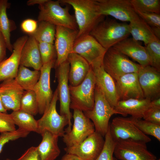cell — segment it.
Masks as SVG:
<instances>
[{"label": "cell", "instance_id": "cell-17", "mask_svg": "<svg viewBox=\"0 0 160 160\" xmlns=\"http://www.w3.org/2000/svg\"><path fill=\"white\" fill-rule=\"evenodd\" d=\"M137 75L144 98L151 100L159 98L160 72L150 65H141Z\"/></svg>", "mask_w": 160, "mask_h": 160}, {"label": "cell", "instance_id": "cell-48", "mask_svg": "<svg viewBox=\"0 0 160 160\" xmlns=\"http://www.w3.org/2000/svg\"><path fill=\"white\" fill-rule=\"evenodd\" d=\"M155 36L160 40V27H151Z\"/></svg>", "mask_w": 160, "mask_h": 160}, {"label": "cell", "instance_id": "cell-28", "mask_svg": "<svg viewBox=\"0 0 160 160\" xmlns=\"http://www.w3.org/2000/svg\"><path fill=\"white\" fill-rule=\"evenodd\" d=\"M9 6L7 0H0V32L5 39L7 49L13 52V46L10 41L11 32L16 28L15 24L9 20L7 14V9Z\"/></svg>", "mask_w": 160, "mask_h": 160}, {"label": "cell", "instance_id": "cell-24", "mask_svg": "<svg viewBox=\"0 0 160 160\" xmlns=\"http://www.w3.org/2000/svg\"><path fill=\"white\" fill-rule=\"evenodd\" d=\"M67 60L70 65L68 74L70 85L76 86L83 81L92 67L84 58L75 53H70Z\"/></svg>", "mask_w": 160, "mask_h": 160}, {"label": "cell", "instance_id": "cell-10", "mask_svg": "<svg viewBox=\"0 0 160 160\" xmlns=\"http://www.w3.org/2000/svg\"><path fill=\"white\" fill-rule=\"evenodd\" d=\"M73 110L72 128L62 137L63 142L68 147L80 143L95 131L93 123L82 111L77 109Z\"/></svg>", "mask_w": 160, "mask_h": 160}, {"label": "cell", "instance_id": "cell-3", "mask_svg": "<svg viewBox=\"0 0 160 160\" xmlns=\"http://www.w3.org/2000/svg\"><path fill=\"white\" fill-rule=\"evenodd\" d=\"M83 112L87 117L92 121L95 131L103 137L105 136L108 131L111 117L114 114H120L110 105L95 85L93 108L92 110Z\"/></svg>", "mask_w": 160, "mask_h": 160}, {"label": "cell", "instance_id": "cell-32", "mask_svg": "<svg viewBox=\"0 0 160 160\" xmlns=\"http://www.w3.org/2000/svg\"><path fill=\"white\" fill-rule=\"evenodd\" d=\"M19 110L33 116L38 113L36 96L33 90L24 91L21 99Z\"/></svg>", "mask_w": 160, "mask_h": 160}, {"label": "cell", "instance_id": "cell-49", "mask_svg": "<svg viewBox=\"0 0 160 160\" xmlns=\"http://www.w3.org/2000/svg\"><path fill=\"white\" fill-rule=\"evenodd\" d=\"M0 112L7 113V111L5 109L3 105L0 96Z\"/></svg>", "mask_w": 160, "mask_h": 160}, {"label": "cell", "instance_id": "cell-16", "mask_svg": "<svg viewBox=\"0 0 160 160\" xmlns=\"http://www.w3.org/2000/svg\"><path fill=\"white\" fill-rule=\"evenodd\" d=\"M78 32V30H73L61 26H56L54 45L57 58L54 66L55 68L67 60L69 55L72 53Z\"/></svg>", "mask_w": 160, "mask_h": 160}, {"label": "cell", "instance_id": "cell-41", "mask_svg": "<svg viewBox=\"0 0 160 160\" xmlns=\"http://www.w3.org/2000/svg\"><path fill=\"white\" fill-rule=\"evenodd\" d=\"M144 120L160 125V107H150L145 112Z\"/></svg>", "mask_w": 160, "mask_h": 160}, {"label": "cell", "instance_id": "cell-9", "mask_svg": "<svg viewBox=\"0 0 160 160\" xmlns=\"http://www.w3.org/2000/svg\"><path fill=\"white\" fill-rule=\"evenodd\" d=\"M109 130L111 138L116 143L131 140L146 143L151 141L148 136L136 127L129 118L115 117L109 124Z\"/></svg>", "mask_w": 160, "mask_h": 160}, {"label": "cell", "instance_id": "cell-5", "mask_svg": "<svg viewBox=\"0 0 160 160\" xmlns=\"http://www.w3.org/2000/svg\"><path fill=\"white\" fill-rule=\"evenodd\" d=\"M95 77L92 68L83 81L76 86L69 85L70 108L83 112L92 110L94 104Z\"/></svg>", "mask_w": 160, "mask_h": 160}, {"label": "cell", "instance_id": "cell-37", "mask_svg": "<svg viewBox=\"0 0 160 160\" xmlns=\"http://www.w3.org/2000/svg\"><path fill=\"white\" fill-rule=\"evenodd\" d=\"M39 51L43 64L55 60L57 54L54 44L44 42H38Z\"/></svg>", "mask_w": 160, "mask_h": 160}, {"label": "cell", "instance_id": "cell-34", "mask_svg": "<svg viewBox=\"0 0 160 160\" xmlns=\"http://www.w3.org/2000/svg\"><path fill=\"white\" fill-rule=\"evenodd\" d=\"M135 11L160 14V0H130Z\"/></svg>", "mask_w": 160, "mask_h": 160}, {"label": "cell", "instance_id": "cell-51", "mask_svg": "<svg viewBox=\"0 0 160 160\" xmlns=\"http://www.w3.org/2000/svg\"><path fill=\"white\" fill-rule=\"evenodd\" d=\"M159 160V159H158V160H156H156Z\"/></svg>", "mask_w": 160, "mask_h": 160}, {"label": "cell", "instance_id": "cell-19", "mask_svg": "<svg viewBox=\"0 0 160 160\" xmlns=\"http://www.w3.org/2000/svg\"><path fill=\"white\" fill-rule=\"evenodd\" d=\"M24 91L15 79L6 80L0 84V96L7 111L19 110L21 99Z\"/></svg>", "mask_w": 160, "mask_h": 160}, {"label": "cell", "instance_id": "cell-42", "mask_svg": "<svg viewBox=\"0 0 160 160\" xmlns=\"http://www.w3.org/2000/svg\"><path fill=\"white\" fill-rule=\"evenodd\" d=\"M38 26V21L31 19L24 20L21 24L22 30L29 35L33 34L36 31Z\"/></svg>", "mask_w": 160, "mask_h": 160}, {"label": "cell", "instance_id": "cell-26", "mask_svg": "<svg viewBox=\"0 0 160 160\" xmlns=\"http://www.w3.org/2000/svg\"><path fill=\"white\" fill-rule=\"evenodd\" d=\"M41 135L42 140L37 146L41 160H55L60 153L58 145L59 137L47 131L43 132Z\"/></svg>", "mask_w": 160, "mask_h": 160}, {"label": "cell", "instance_id": "cell-18", "mask_svg": "<svg viewBox=\"0 0 160 160\" xmlns=\"http://www.w3.org/2000/svg\"><path fill=\"white\" fill-rule=\"evenodd\" d=\"M115 82L119 101L132 98H144L139 82L137 73L124 75Z\"/></svg>", "mask_w": 160, "mask_h": 160}, {"label": "cell", "instance_id": "cell-43", "mask_svg": "<svg viewBox=\"0 0 160 160\" xmlns=\"http://www.w3.org/2000/svg\"><path fill=\"white\" fill-rule=\"evenodd\" d=\"M16 160H41L37 147L32 146Z\"/></svg>", "mask_w": 160, "mask_h": 160}, {"label": "cell", "instance_id": "cell-46", "mask_svg": "<svg viewBox=\"0 0 160 160\" xmlns=\"http://www.w3.org/2000/svg\"><path fill=\"white\" fill-rule=\"evenodd\" d=\"M47 0H29L27 2V4L28 6L33 5L36 4H38L39 5H41L45 2Z\"/></svg>", "mask_w": 160, "mask_h": 160}, {"label": "cell", "instance_id": "cell-8", "mask_svg": "<svg viewBox=\"0 0 160 160\" xmlns=\"http://www.w3.org/2000/svg\"><path fill=\"white\" fill-rule=\"evenodd\" d=\"M58 99L57 88L48 107L45 111L43 116L37 120L39 134L48 131L58 137H62L65 132L64 128L69 125V121L65 116L61 115L56 110V103Z\"/></svg>", "mask_w": 160, "mask_h": 160}, {"label": "cell", "instance_id": "cell-30", "mask_svg": "<svg viewBox=\"0 0 160 160\" xmlns=\"http://www.w3.org/2000/svg\"><path fill=\"white\" fill-rule=\"evenodd\" d=\"M10 114L15 124L19 128L30 132H33L39 133L37 120L33 116L20 110L13 111Z\"/></svg>", "mask_w": 160, "mask_h": 160}, {"label": "cell", "instance_id": "cell-7", "mask_svg": "<svg viewBox=\"0 0 160 160\" xmlns=\"http://www.w3.org/2000/svg\"><path fill=\"white\" fill-rule=\"evenodd\" d=\"M107 50L89 34L76 39L72 53L81 56L93 69L102 66L103 58Z\"/></svg>", "mask_w": 160, "mask_h": 160}, {"label": "cell", "instance_id": "cell-21", "mask_svg": "<svg viewBox=\"0 0 160 160\" xmlns=\"http://www.w3.org/2000/svg\"><path fill=\"white\" fill-rule=\"evenodd\" d=\"M92 69L95 86L110 105L114 108L119 101L114 79L105 71L103 65Z\"/></svg>", "mask_w": 160, "mask_h": 160}, {"label": "cell", "instance_id": "cell-15", "mask_svg": "<svg viewBox=\"0 0 160 160\" xmlns=\"http://www.w3.org/2000/svg\"><path fill=\"white\" fill-rule=\"evenodd\" d=\"M55 60H52L43 65L40 70L41 75L39 79L33 89L36 95L38 113L40 114H43L53 98V94L50 85V75Z\"/></svg>", "mask_w": 160, "mask_h": 160}, {"label": "cell", "instance_id": "cell-2", "mask_svg": "<svg viewBox=\"0 0 160 160\" xmlns=\"http://www.w3.org/2000/svg\"><path fill=\"white\" fill-rule=\"evenodd\" d=\"M89 34L107 50L128 37L130 35L129 24L107 18L100 22Z\"/></svg>", "mask_w": 160, "mask_h": 160}, {"label": "cell", "instance_id": "cell-50", "mask_svg": "<svg viewBox=\"0 0 160 160\" xmlns=\"http://www.w3.org/2000/svg\"><path fill=\"white\" fill-rule=\"evenodd\" d=\"M5 160H12L9 159H7Z\"/></svg>", "mask_w": 160, "mask_h": 160}, {"label": "cell", "instance_id": "cell-1", "mask_svg": "<svg viewBox=\"0 0 160 160\" xmlns=\"http://www.w3.org/2000/svg\"><path fill=\"white\" fill-rule=\"evenodd\" d=\"M73 9L78 28L76 39L89 34L92 29L104 19L101 15L96 0H60Z\"/></svg>", "mask_w": 160, "mask_h": 160}, {"label": "cell", "instance_id": "cell-22", "mask_svg": "<svg viewBox=\"0 0 160 160\" xmlns=\"http://www.w3.org/2000/svg\"><path fill=\"white\" fill-rule=\"evenodd\" d=\"M113 47L143 66L150 65L149 58L145 46L140 42L132 38H127L119 42Z\"/></svg>", "mask_w": 160, "mask_h": 160}, {"label": "cell", "instance_id": "cell-11", "mask_svg": "<svg viewBox=\"0 0 160 160\" xmlns=\"http://www.w3.org/2000/svg\"><path fill=\"white\" fill-rule=\"evenodd\" d=\"M101 15H109L123 22H131L140 18L130 0H96Z\"/></svg>", "mask_w": 160, "mask_h": 160}, {"label": "cell", "instance_id": "cell-13", "mask_svg": "<svg viewBox=\"0 0 160 160\" xmlns=\"http://www.w3.org/2000/svg\"><path fill=\"white\" fill-rule=\"evenodd\" d=\"M146 143L126 140L116 142L114 154L120 160H154L156 157L147 149Z\"/></svg>", "mask_w": 160, "mask_h": 160}, {"label": "cell", "instance_id": "cell-31", "mask_svg": "<svg viewBox=\"0 0 160 160\" xmlns=\"http://www.w3.org/2000/svg\"><path fill=\"white\" fill-rule=\"evenodd\" d=\"M56 33V26L48 22H38L36 31L29 35L33 37L38 42H44L54 44Z\"/></svg>", "mask_w": 160, "mask_h": 160}, {"label": "cell", "instance_id": "cell-27", "mask_svg": "<svg viewBox=\"0 0 160 160\" xmlns=\"http://www.w3.org/2000/svg\"><path fill=\"white\" fill-rule=\"evenodd\" d=\"M129 24L132 38L135 40L143 42L145 46L158 39L154 35L151 27L140 18Z\"/></svg>", "mask_w": 160, "mask_h": 160}, {"label": "cell", "instance_id": "cell-12", "mask_svg": "<svg viewBox=\"0 0 160 160\" xmlns=\"http://www.w3.org/2000/svg\"><path fill=\"white\" fill-rule=\"evenodd\" d=\"M55 68L58 82L57 88L60 102V114L65 116L68 119L69 124L65 130L66 132H68L71 129V119L72 117L70 109L71 100L68 85L69 63L67 60Z\"/></svg>", "mask_w": 160, "mask_h": 160}, {"label": "cell", "instance_id": "cell-39", "mask_svg": "<svg viewBox=\"0 0 160 160\" xmlns=\"http://www.w3.org/2000/svg\"><path fill=\"white\" fill-rule=\"evenodd\" d=\"M15 125L10 114L0 112V132H12L16 130Z\"/></svg>", "mask_w": 160, "mask_h": 160}, {"label": "cell", "instance_id": "cell-4", "mask_svg": "<svg viewBox=\"0 0 160 160\" xmlns=\"http://www.w3.org/2000/svg\"><path fill=\"white\" fill-rule=\"evenodd\" d=\"M59 0H47L39 5L38 21H44L56 26H61L78 30L75 17L69 12V7H61Z\"/></svg>", "mask_w": 160, "mask_h": 160}, {"label": "cell", "instance_id": "cell-47", "mask_svg": "<svg viewBox=\"0 0 160 160\" xmlns=\"http://www.w3.org/2000/svg\"><path fill=\"white\" fill-rule=\"evenodd\" d=\"M150 107H160V98L151 100Z\"/></svg>", "mask_w": 160, "mask_h": 160}, {"label": "cell", "instance_id": "cell-6", "mask_svg": "<svg viewBox=\"0 0 160 160\" xmlns=\"http://www.w3.org/2000/svg\"><path fill=\"white\" fill-rule=\"evenodd\" d=\"M102 65L105 71L115 81L125 74L137 73L141 66L113 47L107 50Z\"/></svg>", "mask_w": 160, "mask_h": 160}, {"label": "cell", "instance_id": "cell-33", "mask_svg": "<svg viewBox=\"0 0 160 160\" xmlns=\"http://www.w3.org/2000/svg\"><path fill=\"white\" fill-rule=\"evenodd\" d=\"M132 123L144 134L152 136L160 141V125L156 124L141 119L129 117Z\"/></svg>", "mask_w": 160, "mask_h": 160}, {"label": "cell", "instance_id": "cell-23", "mask_svg": "<svg viewBox=\"0 0 160 160\" xmlns=\"http://www.w3.org/2000/svg\"><path fill=\"white\" fill-rule=\"evenodd\" d=\"M43 65L39 42L33 37L29 36L21 52L20 65L40 71Z\"/></svg>", "mask_w": 160, "mask_h": 160}, {"label": "cell", "instance_id": "cell-25", "mask_svg": "<svg viewBox=\"0 0 160 160\" xmlns=\"http://www.w3.org/2000/svg\"><path fill=\"white\" fill-rule=\"evenodd\" d=\"M151 101L145 98L119 100L114 108L124 116L129 114L135 118L142 119L145 112L150 107Z\"/></svg>", "mask_w": 160, "mask_h": 160}, {"label": "cell", "instance_id": "cell-38", "mask_svg": "<svg viewBox=\"0 0 160 160\" xmlns=\"http://www.w3.org/2000/svg\"><path fill=\"white\" fill-rule=\"evenodd\" d=\"M29 133V132L19 128L13 132L1 133L0 135V154L6 143L11 141L25 137Z\"/></svg>", "mask_w": 160, "mask_h": 160}, {"label": "cell", "instance_id": "cell-14", "mask_svg": "<svg viewBox=\"0 0 160 160\" xmlns=\"http://www.w3.org/2000/svg\"><path fill=\"white\" fill-rule=\"evenodd\" d=\"M100 134L95 132L80 143L66 147V153L75 155L83 160H95L103 148L105 139Z\"/></svg>", "mask_w": 160, "mask_h": 160}, {"label": "cell", "instance_id": "cell-44", "mask_svg": "<svg viewBox=\"0 0 160 160\" xmlns=\"http://www.w3.org/2000/svg\"><path fill=\"white\" fill-rule=\"evenodd\" d=\"M7 49V48L5 39L0 32V63L5 59Z\"/></svg>", "mask_w": 160, "mask_h": 160}, {"label": "cell", "instance_id": "cell-29", "mask_svg": "<svg viewBox=\"0 0 160 160\" xmlns=\"http://www.w3.org/2000/svg\"><path fill=\"white\" fill-rule=\"evenodd\" d=\"M40 75V71H31L20 65L15 79L25 91L32 90L39 80Z\"/></svg>", "mask_w": 160, "mask_h": 160}, {"label": "cell", "instance_id": "cell-20", "mask_svg": "<svg viewBox=\"0 0 160 160\" xmlns=\"http://www.w3.org/2000/svg\"><path fill=\"white\" fill-rule=\"evenodd\" d=\"M28 38L24 36L17 39L12 45L11 55L0 63V81L15 78L20 65L21 52Z\"/></svg>", "mask_w": 160, "mask_h": 160}, {"label": "cell", "instance_id": "cell-36", "mask_svg": "<svg viewBox=\"0 0 160 160\" xmlns=\"http://www.w3.org/2000/svg\"><path fill=\"white\" fill-rule=\"evenodd\" d=\"M105 136V143L103 150L95 160H117L113 156L116 143L111 138L109 129Z\"/></svg>", "mask_w": 160, "mask_h": 160}, {"label": "cell", "instance_id": "cell-40", "mask_svg": "<svg viewBox=\"0 0 160 160\" xmlns=\"http://www.w3.org/2000/svg\"><path fill=\"white\" fill-rule=\"evenodd\" d=\"M136 12L140 18L151 27H160V14Z\"/></svg>", "mask_w": 160, "mask_h": 160}, {"label": "cell", "instance_id": "cell-52", "mask_svg": "<svg viewBox=\"0 0 160 160\" xmlns=\"http://www.w3.org/2000/svg\"><path fill=\"white\" fill-rule=\"evenodd\" d=\"M159 160H160V159H159Z\"/></svg>", "mask_w": 160, "mask_h": 160}, {"label": "cell", "instance_id": "cell-35", "mask_svg": "<svg viewBox=\"0 0 160 160\" xmlns=\"http://www.w3.org/2000/svg\"><path fill=\"white\" fill-rule=\"evenodd\" d=\"M150 65L160 72V40L157 39L145 46Z\"/></svg>", "mask_w": 160, "mask_h": 160}, {"label": "cell", "instance_id": "cell-45", "mask_svg": "<svg viewBox=\"0 0 160 160\" xmlns=\"http://www.w3.org/2000/svg\"><path fill=\"white\" fill-rule=\"evenodd\" d=\"M60 160H83L80 158L73 155L66 153Z\"/></svg>", "mask_w": 160, "mask_h": 160}]
</instances>
